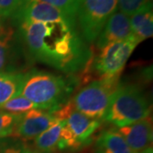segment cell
Returning a JSON list of instances; mask_svg holds the SVG:
<instances>
[{"mask_svg": "<svg viewBox=\"0 0 153 153\" xmlns=\"http://www.w3.org/2000/svg\"><path fill=\"white\" fill-rule=\"evenodd\" d=\"M17 34L33 60L67 74L82 71L91 61V50L76 26L24 22Z\"/></svg>", "mask_w": 153, "mask_h": 153, "instance_id": "obj_1", "label": "cell"}, {"mask_svg": "<svg viewBox=\"0 0 153 153\" xmlns=\"http://www.w3.org/2000/svg\"><path fill=\"white\" fill-rule=\"evenodd\" d=\"M74 81L49 71L32 70L25 73L21 95L38 109L55 111L66 104Z\"/></svg>", "mask_w": 153, "mask_h": 153, "instance_id": "obj_2", "label": "cell"}, {"mask_svg": "<svg viewBox=\"0 0 153 153\" xmlns=\"http://www.w3.org/2000/svg\"><path fill=\"white\" fill-rule=\"evenodd\" d=\"M151 106L142 88L134 83L117 88L104 120L121 128L150 117Z\"/></svg>", "mask_w": 153, "mask_h": 153, "instance_id": "obj_3", "label": "cell"}, {"mask_svg": "<svg viewBox=\"0 0 153 153\" xmlns=\"http://www.w3.org/2000/svg\"><path fill=\"white\" fill-rule=\"evenodd\" d=\"M119 77L100 78L81 88L71 100L74 108L85 116L103 121L117 88Z\"/></svg>", "mask_w": 153, "mask_h": 153, "instance_id": "obj_4", "label": "cell"}, {"mask_svg": "<svg viewBox=\"0 0 153 153\" xmlns=\"http://www.w3.org/2000/svg\"><path fill=\"white\" fill-rule=\"evenodd\" d=\"M117 10V0H81L76 22L82 39L87 44L94 43Z\"/></svg>", "mask_w": 153, "mask_h": 153, "instance_id": "obj_5", "label": "cell"}, {"mask_svg": "<svg viewBox=\"0 0 153 153\" xmlns=\"http://www.w3.org/2000/svg\"><path fill=\"white\" fill-rule=\"evenodd\" d=\"M140 42L134 35L120 41L113 42L100 49L94 60L95 71L100 78L120 77L127 61Z\"/></svg>", "mask_w": 153, "mask_h": 153, "instance_id": "obj_6", "label": "cell"}, {"mask_svg": "<svg viewBox=\"0 0 153 153\" xmlns=\"http://www.w3.org/2000/svg\"><path fill=\"white\" fill-rule=\"evenodd\" d=\"M13 25L24 22L61 23L76 26L75 18L66 16L54 6L39 0H24L21 8L11 17Z\"/></svg>", "mask_w": 153, "mask_h": 153, "instance_id": "obj_7", "label": "cell"}, {"mask_svg": "<svg viewBox=\"0 0 153 153\" xmlns=\"http://www.w3.org/2000/svg\"><path fill=\"white\" fill-rule=\"evenodd\" d=\"M56 120L52 111L32 109L22 114L14 136L33 140L48 129Z\"/></svg>", "mask_w": 153, "mask_h": 153, "instance_id": "obj_8", "label": "cell"}, {"mask_svg": "<svg viewBox=\"0 0 153 153\" xmlns=\"http://www.w3.org/2000/svg\"><path fill=\"white\" fill-rule=\"evenodd\" d=\"M117 131L123 138L133 152L140 153L150 146L152 141V121L148 117L129 125L117 128Z\"/></svg>", "mask_w": 153, "mask_h": 153, "instance_id": "obj_9", "label": "cell"}, {"mask_svg": "<svg viewBox=\"0 0 153 153\" xmlns=\"http://www.w3.org/2000/svg\"><path fill=\"white\" fill-rule=\"evenodd\" d=\"M65 120L80 147L88 144L94 133L98 129L102 123V121L90 118L76 111L71 100Z\"/></svg>", "mask_w": 153, "mask_h": 153, "instance_id": "obj_10", "label": "cell"}, {"mask_svg": "<svg viewBox=\"0 0 153 153\" xmlns=\"http://www.w3.org/2000/svg\"><path fill=\"white\" fill-rule=\"evenodd\" d=\"M131 35L129 18L122 12H115L96 38V48L100 50L107 44L125 39Z\"/></svg>", "mask_w": 153, "mask_h": 153, "instance_id": "obj_11", "label": "cell"}, {"mask_svg": "<svg viewBox=\"0 0 153 153\" xmlns=\"http://www.w3.org/2000/svg\"><path fill=\"white\" fill-rule=\"evenodd\" d=\"M22 42L14 27L1 24L0 26V72L5 71L12 59L21 52Z\"/></svg>", "mask_w": 153, "mask_h": 153, "instance_id": "obj_12", "label": "cell"}, {"mask_svg": "<svg viewBox=\"0 0 153 153\" xmlns=\"http://www.w3.org/2000/svg\"><path fill=\"white\" fill-rule=\"evenodd\" d=\"M152 1L150 0L131 16V18L129 19L132 35H134L140 42L152 37Z\"/></svg>", "mask_w": 153, "mask_h": 153, "instance_id": "obj_13", "label": "cell"}, {"mask_svg": "<svg viewBox=\"0 0 153 153\" xmlns=\"http://www.w3.org/2000/svg\"><path fill=\"white\" fill-rule=\"evenodd\" d=\"M94 153H135L115 128L103 131L98 137Z\"/></svg>", "mask_w": 153, "mask_h": 153, "instance_id": "obj_14", "label": "cell"}, {"mask_svg": "<svg viewBox=\"0 0 153 153\" xmlns=\"http://www.w3.org/2000/svg\"><path fill=\"white\" fill-rule=\"evenodd\" d=\"M25 79V73L18 71L0 72V107L10 100L20 95Z\"/></svg>", "mask_w": 153, "mask_h": 153, "instance_id": "obj_15", "label": "cell"}, {"mask_svg": "<svg viewBox=\"0 0 153 153\" xmlns=\"http://www.w3.org/2000/svg\"><path fill=\"white\" fill-rule=\"evenodd\" d=\"M65 119H56L48 129L35 138V147L41 153H52L57 150Z\"/></svg>", "mask_w": 153, "mask_h": 153, "instance_id": "obj_16", "label": "cell"}, {"mask_svg": "<svg viewBox=\"0 0 153 153\" xmlns=\"http://www.w3.org/2000/svg\"><path fill=\"white\" fill-rule=\"evenodd\" d=\"M22 114H14L0 110V139L14 136Z\"/></svg>", "mask_w": 153, "mask_h": 153, "instance_id": "obj_17", "label": "cell"}, {"mask_svg": "<svg viewBox=\"0 0 153 153\" xmlns=\"http://www.w3.org/2000/svg\"><path fill=\"white\" fill-rule=\"evenodd\" d=\"M32 109L38 108L36 105H34L33 102H31L29 100L23 97L21 94L12 98L0 107V110L14 114H22Z\"/></svg>", "mask_w": 153, "mask_h": 153, "instance_id": "obj_18", "label": "cell"}, {"mask_svg": "<svg viewBox=\"0 0 153 153\" xmlns=\"http://www.w3.org/2000/svg\"><path fill=\"white\" fill-rule=\"evenodd\" d=\"M54 6L66 16L76 19V12L81 0H39Z\"/></svg>", "mask_w": 153, "mask_h": 153, "instance_id": "obj_19", "label": "cell"}, {"mask_svg": "<svg viewBox=\"0 0 153 153\" xmlns=\"http://www.w3.org/2000/svg\"><path fill=\"white\" fill-rule=\"evenodd\" d=\"M150 0H117V9L127 16H131Z\"/></svg>", "mask_w": 153, "mask_h": 153, "instance_id": "obj_20", "label": "cell"}, {"mask_svg": "<svg viewBox=\"0 0 153 153\" xmlns=\"http://www.w3.org/2000/svg\"><path fill=\"white\" fill-rule=\"evenodd\" d=\"M24 0H0V18H11L21 8Z\"/></svg>", "mask_w": 153, "mask_h": 153, "instance_id": "obj_21", "label": "cell"}, {"mask_svg": "<svg viewBox=\"0 0 153 153\" xmlns=\"http://www.w3.org/2000/svg\"><path fill=\"white\" fill-rule=\"evenodd\" d=\"M25 146L21 140L11 139L0 142V153H23Z\"/></svg>", "mask_w": 153, "mask_h": 153, "instance_id": "obj_22", "label": "cell"}, {"mask_svg": "<svg viewBox=\"0 0 153 153\" xmlns=\"http://www.w3.org/2000/svg\"><path fill=\"white\" fill-rule=\"evenodd\" d=\"M140 153H153L152 146H149V147H147L146 149H145L144 151L140 152Z\"/></svg>", "mask_w": 153, "mask_h": 153, "instance_id": "obj_23", "label": "cell"}, {"mask_svg": "<svg viewBox=\"0 0 153 153\" xmlns=\"http://www.w3.org/2000/svg\"><path fill=\"white\" fill-rule=\"evenodd\" d=\"M23 153H34V152H31V151H29V150H27V149H26V148H25V150H24Z\"/></svg>", "mask_w": 153, "mask_h": 153, "instance_id": "obj_24", "label": "cell"}, {"mask_svg": "<svg viewBox=\"0 0 153 153\" xmlns=\"http://www.w3.org/2000/svg\"><path fill=\"white\" fill-rule=\"evenodd\" d=\"M1 24H2V22H1V18H0V26H1Z\"/></svg>", "mask_w": 153, "mask_h": 153, "instance_id": "obj_25", "label": "cell"}]
</instances>
